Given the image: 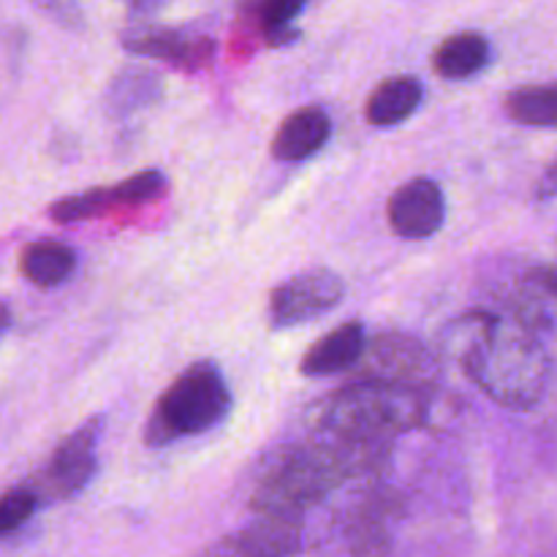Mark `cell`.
Segmentation results:
<instances>
[{
    "label": "cell",
    "mask_w": 557,
    "mask_h": 557,
    "mask_svg": "<svg viewBox=\"0 0 557 557\" xmlns=\"http://www.w3.org/2000/svg\"><path fill=\"white\" fill-rule=\"evenodd\" d=\"M441 351L455 359L495 406L528 411L539 406L549 384V357L536 332L520 321H500L487 310H471L441 335Z\"/></svg>",
    "instance_id": "1"
},
{
    "label": "cell",
    "mask_w": 557,
    "mask_h": 557,
    "mask_svg": "<svg viewBox=\"0 0 557 557\" xmlns=\"http://www.w3.org/2000/svg\"><path fill=\"white\" fill-rule=\"evenodd\" d=\"M386 455L389 446L351 444L330 435L283 449L256 484L250 509L259 517L299 522L305 511L341 490L348 479L375 471Z\"/></svg>",
    "instance_id": "2"
},
{
    "label": "cell",
    "mask_w": 557,
    "mask_h": 557,
    "mask_svg": "<svg viewBox=\"0 0 557 557\" xmlns=\"http://www.w3.org/2000/svg\"><path fill=\"white\" fill-rule=\"evenodd\" d=\"M428 413L424 389L389 381H354L321 403L315 424L319 435L330 438L389 446L397 435L428 424Z\"/></svg>",
    "instance_id": "3"
},
{
    "label": "cell",
    "mask_w": 557,
    "mask_h": 557,
    "mask_svg": "<svg viewBox=\"0 0 557 557\" xmlns=\"http://www.w3.org/2000/svg\"><path fill=\"white\" fill-rule=\"evenodd\" d=\"M232 411V392L215 362H194L158 397L145 428L150 449L210 433Z\"/></svg>",
    "instance_id": "4"
},
{
    "label": "cell",
    "mask_w": 557,
    "mask_h": 557,
    "mask_svg": "<svg viewBox=\"0 0 557 557\" xmlns=\"http://www.w3.org/2000/svg\"><path fill=\"white\" fill-rule=\"evenodd\" d=\"M103 424L107 419L98 413V417L82 422L69 438L60 441L44 471L30 484L38 498L71 500L92 482L98 471V444H101Z\"/></svg>",
    "instance_id": "5"
},
{
    "label": "cell",
    "mask_w": 557,
    "mask_h": 557,
    "mask_svg": "<svg viewBox=\"0 0 557 557\" xmlns=\"http://www.w3.org/2000/svg\"><path fill=\"white\" fill-rule=\"evenodd\" d=\"M346 297V283L332 270H308L288 277L270 297V326L272 330H292L321 319Z\"/></svg>",
    "instance_id": "6"
},
{
    "label": "cell",
    "mask_w": 557,
    "mask_h": 557,
    "mask_svg": "<svg viewBox=\"0 0 557 557\" xmlns=\"http://www.w3.org/2000/svg\"><path fill=\"white\" fill-rule=\"evenodd\" d=\"M433 379L435 359L422 343L397 332H384L368 343L357 381H389V384L428 389Z\"/></svg>",
    "instance_id": "7"
},
{
    "label": "cell",
    "mask_w": 557,
    "mask_h": 557,
    "mask_svg": "<svg viewBox=\"0 0 557 557\" xmlns=\"http://www.w3.org/2000/svg\"><path fill=\"white\" fill-rule=\"evenodd\" d=\"M125 52L139 54V58L163 60V63L180 65V69L196 71L207 65L215 52V44L207 36H194V33L177 30V27H158L139 25L128 27L120 36Z\"/></svg>",
    "instance_id": "8"
},
{
    "label": "cell",
    "mask_w": 557,
    "mask_h": 557,
    "mask_svg": "<svg viewBox=\"0 0 557 557\" xmlns=\"http://www.w3.org/2000/svg\"><path fill=\"white\" fill-rule=\"evenodd\" d=\"M389 226L395 228L397 237L403 239H428L444 226L446 199L438 183L430 177H413L392 194L389 207Z\"/></svg>",
    "instance_id": "9"
},
{
    "label": "cell",
    "mask_w": 557,
    "mask_h": 557,
    "mask_svg": "<svg viewBox=\"0 0 557 557\" xmlns=\"http://www.w3.org/2000/svg\"><path fill=\"white\" fill-rule=\"evenodd\" d=\"M302 547V528L297 520L259 517L250 525L218 539L199 557H292Z\"/></svg>",
    "instance_id": "10"
},
{
    "label": "cell",
    "mask_w": 557,
    "mask_h": 557,
    "mask_svg": "<svg viewBox=\"0 0 557 557\" xmlns=\"http://www.w3.org/2000/svg\"><path fill=\"white\" fill-rule=\"evenodd\" d=\"M368 343L362 321H346L310 346V351L299 362V373L305 379H326L343 370H354L362 362Z\"/></svg>",
    "instance_id": "11"
},
{
    "label": "cell",
    "mask_w": 557,
    "mask_h": 557,
    "mask_svg": "<svg viewBox=\"0 0 557 557\" xmlns=\"http://www.w3.org/2000/svg\"><path fill=\"white\" fill-rule=\"evenodd\" d=\"M332 134L330 114L319 107H305L299 112L288 114L275 131L272 139V156L283 163H299L305 158L315 156L326 145Z\"/></svg>",
    "instance_id": "12"
},
{
    "label": "cell",
    "mask_w": 557,
    "mask_h": 557,
    "mask_svg": "<svg viewBox=\"0 0 557 557\" xmlns=\"http://www.w3.org/2000/svg\"><path fill=\"white\" fill-rule=\"evenodd\" d=\"M424 98V85L417 76H392L384 79L373 90V96L368 98V109H364V117L375 128H392V125H400L422 107Z\"/></svg>",
    "instance_id": "13"
},
{
    "label": "cell",
    "mask_w": 557,
    "mask_h": 557,
    "mask_svg": "<svg viewBox=\"0 0 557 557\" xmlns=\"http://www.w3.org/2000/svg\"><path fill=\"white\" fill-rule=\"evenodd\" d=\"M490 58H493V49L490 41L482 33H455V36L446 38L433 54V69L438 71V76L451 82L471 79V76L482 74L487 69Z\"/></svg>",
    "instance_id": "14"
},
{
    "label": "cell",
    "mask_w": 557,
    "mask_h": 557,
    "mask_svg": "<svg viewBox=\"0 0 557 557\" xmlns=\"http://www.w3.org/2000/svg\"><path fill=\"white\" fill-rule=\"evenodd\" d=\"M20 270L38 288L63 286L76 270V253L71 245L58 239H38L22 250Z\"/></svg>",
    "instance_id": "15"
},
{
    "label": "cell",
    "mask_w": 557,
    "mask_h": 557,
    "mask_svg": "<svg viewBox=\"0 0 557 557\" xmlns=\"http://www.w3.org/2000/svg\"><path fill=\"white\" fill-rule=\"evenodd\" d=\"M161 90L163 82L156 71L145 69V65H128V69L120 71L112 79V85H109V112L117 114V117L139 112V109L152 107V103L161 98Z\"/></svg>",
    "instance_id": "16"
},
{
    "label": "cell",
    "mask_w": 557,
    "mask_h": 557,
    "mask_svg": "<svg viewBox=\"0 0 557 557\" xmlns=\"http://www.w3.org/2000/svg\"><path fill=\"white\" fill-rule=\"evenodd\" d=\"M506 114L528 128H557V82L517 87L504 101Z\"/></svg>",
    "instance_id": "17"
},
{
    "label": "cell",
    "mask_w": 557,
    "mask_h": 557,
    "mask_svg": "<svg viewBox=\"0 0 557 557\" xmlns=\"http://www.w3.org/2000/svg\"><path fill=\"white\" fill-rule=\"evenodd\" d=\"M109 210H120L117 185H103V188L82 190V194L65 196L49 207V218L54 223H82L92 218L107 215Z\"/></svg>",
    "instance_id": "18"
},
{
    "label": "cell",
    "mask_w": 557,
    "mask_h": 557,
    "mask_svg": "<svg viewBox=\"0 0 557 557\" xmlns=\"http://www.w3.org/2000/svg\"><path fill=\"white\" fill-rule=\"evenodd\" d=\"M38 504H41V498H38V493L30 484L9 490L3 495V506H0V531H3V536H11L16 528L25 525L36 515Z\"/></svg>",
    "instance_id": "19"
},
{
    "label": "cell",
    "mask_w": 557,
    "mask_h": 557,
    "mask_svg": "<svg viewBox=\"0 0 557 557\" xmlns=\"http://www.w3.org/2000/svg\"><path fill=\"white\" fill-rule=\"evenodd\" d=\"M308 0H256V20H259L261 33L292 27V22L302 14Z\"/></svg>",
    "instance_id": "20"
},
{
    "label": "cell",
    "mask_w": 557,
    "mask_h": 557,
    "mask_svg": "<svg viewBox=\"0 0 557 557\" xmlns=\"http://www.w3.org/2000/svg\"><path fill=\"white\" fill-rule=\"evenodd\" d=\"M30 5L65 30H79L85 25L79 0H30Z\"/></svg>",
    "instance_id": "21"
},
{
    "label": "cell",
    "mask_w": 557,
    "mask_h": 557,
    "mask_svg": "<svg viewBox=\"0 0 557 557\" xmlns=\"http://www.w3.org/2000/svg\"><path fill=\"white\" fill-rule=\"evenodd\" d=\"M125 3H128L136 14H156L166 0H125Z\"/></svg>",
    "instance_id": "22"
},
{
    "label": "cell",
    "mask_w": 557,
    "mask_h": 557,
    "mask_svg": "<svg viewBox=\"0 0 557 557\" xmlns=\"http://www.w3.org/2000/svg\"><path fill=\"white\" fill-rule=\"evenodd\" d=\"M547 183H553L555 188H557V161L553 163V166L547 169Z\"/></svg>",
    "instance_id": "23"
}]
</instances>
